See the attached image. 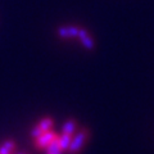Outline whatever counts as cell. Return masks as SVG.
I'll return each mask as SVG.
<instances>
[{"instance_id":"obj_1","label":"cell","mask_w":154,"mask_h":154,"mask_svg":"<svg viewBox=\"0 0 154 154\" xmlns=\"http://www.w3.org/2000/svg\"><path fill=\"white\" fill-rule=\"evenodd\" d=\"M89 130L88 128H81L77 132H75L72 135V140L69 144V148H68V152L69 154H79L81 152V149L84 148V145L86 144L89 139Z\"/></svg>"},{"instance_id":"obj_2","label":"cell","mask_w":154,"mask_h":154,"mask_svg":"<svg viewBox=\"0 0 154 154\" xmlns=\"http://www.w3.org/2000/svg\"><path fill=\"white\" fill-rule=\"evenodd\" d=\"M53 125H54V119H53L51 117H44L42 119H40L38 123L31 130V136L33 139H36V137L40 136L41 134H44L46 131H50Z\"/></svg>"},{"instance_id":"obj_3","label":"cell","mask_w":154,"mask_h":154,"mask_svg":"<svg viewBox=\"0 0 154 154\" xmlns=\"http://www.w3.org/2000/svg\"><path fill=\"white\" fill-rule=\"evenodd\" d=\"M57 137H58V134H55L54 131H51V130H50V131H46L44 134H41L40 136L35 139V148L38 149V150L45 149Z\"/></svg>"},{"instance_id":"obj_4","label":"cell","mask_w":154,"mask_h":154,"mask_svg":"<svg viewBox=\"0 0 154 154\" xmlns=\"http://www.w3.org/2000/svg\"><path fill=\"white\" fill-rule=\"evenodd\" d=\"M77 37H79V40L81 41V44H82L88 50H93L95 48V42L93 40V37H90V35H89V32H88L86 28H80Z\"/></svg>"},{"instance_id":"obj_5","label":"cell","mask_w":154,"mask_h":154,"mask_svg":"<svg viewBox=\"0 0 154 154\" xmlns=\"http://www.w3.org/2000/svg\"><path fill=\"white\" fill-rule=\"evenodd\" d=\"M79 30L80 27L76 26H62L58 28V36L62 38H72V37H77L79 35Z\"/></svg>"},{"instance_id":"obj_6","label":"cell","mask_w":154,"mask_h":154,"mask_svg":"<svg viewBox=\"0 0 154 154\" xmlns=\"http://www.w3.org/2000/svg\"><path fill=\"white\" fill-rule=\"evenodd\" d=\"M76 128H77V121L75 118H69L64 122L63 128H62V134L73 135L76 132Z\"/></svg>"},{"instance_id":"obj_7","label":"cell","mask_w":154,"mask_h":154,"mask_svg":"<svg viewBox=\"0 0 154 154\" xmlns=\"http://www.w3.org/2000/svg\"><path fill=\"white\" fill-rule=\"evenodd\" d=\"M71 140H72V135L62 134V135H59V136H58V144H59V148H60L62 153L68 150L69 144H71Z\"/></svg>"},{"instance_id":"obj_8","label":"cell","mask_w":154,"mask_h":154,"mask_svg":"<svg viewBox=\"0 0 154 154\" xmlns=\"http://www.w3.org/2000/svg\"><path fill=\"white\" fill-rule=\"evenodd\" d=\"M14 150H16V141L12 139L5 140L0 146V154H13Z\"/></svg>"},{"instance_id":"obj_9","label":"cell","mask_w":154,"mask_h":154,"mask_svg":"<svg viewBox=\"0 0 154 154\" xmlns=\"http://www.w3.org/2000/svg\"><path fill=\"white\" fill-rule=\"evenodd\" d=\"M59 136V135H58ZM45 150H46V154H58V153H62L60 150V148H59V144H58V137L54 139L49 145H48L45 148Z\"/></svg>"},{"instance_id":"obj_10","label":"cell","mask_w":154,"mask_h":154,"mask_svg":"<svg viewBox=\"0 0 154 154\" xmlns=\"http://www.w3.org/2000/svg\"><path fill=\"white\" fill-rule=\"evenodd\" d=\"M17 154H27L26 152H22V153H17Z\"/></svg>"},{"instance_id":"obj_11","label":"cell","mask_w":154,"mask_h":154,"mask_svg":"<svg viewBox=\"0 0 154 154\" xmlns=\"http://www.w3.org/2000/svg\"><path fill=\"white\" fill-rule=\"evenodd\" d=\"M58 154H62V153H58Z\"/></svg>"}]
</instances>
